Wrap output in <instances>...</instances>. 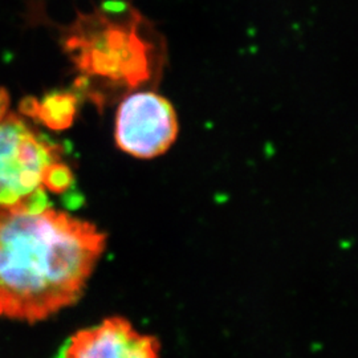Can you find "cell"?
<instances>
[{"label":"cell","mask_w":358,"mask_h":358,"mask_svg":"<svg viewBox=\"0 0 358 358\" xmlns=\"http://www.w3.org/2000/svg\"><path fill=\"white\" fill-rule=\"evenodd\" d=\"M105 247L103 231L63 211L0 210V319L35 324L73 306Z\"/></svg>","instance_id":"6da1fadb"},{"label":"cell","mask_w":358,"mask_h":358,"mask_svg":"<svg viewBox=\"0 0 358 358\" xmlns=\"http://www.w3.org/2000/svg\"><path fill=\"white\" fill-rule=\"evenodd\" d=\"M65 50L87 80L115 92L145 85L161 64L153 31L125 0H106L80 16L65 38Z\"/></svg>","instance_id":"7a4b0ae2"},{"label":"cell","mask_w":358,"mask_h":358,"mask_svg":"<svg viewBox=\"0 0 358 358\" xmlns=\"http://www.w3.org/2000/svg\"><path fill=\"white\" fill-rule=\"evenodd\" d=\"M62 161L60 145L17 115H6L0 122V210L38 213L51 207L45 182Z\"/></svg>","instance_id":"3957f363"},{"label":"cell","mask_w":358,"mask_h":358,"mask_svg":"<svg viewBox=\"0 0 358 358\" xmlns=\"http://www.w3.org/2000/svg\"><path fill=\"white\" fill-rule=\"evenodd\" d=\"M178 136L173 105L154 92L124 99L115 115V140L124 153L149 159L166 153Z\"/></svg>","instance_id":"277c9868"},{"label":"cell","mask_w":358,"mask_h":358,"mask_svg":"<svg viewBox=\"0 0 358 358\" xmlns=\"http://www.w3.org/2000/svg\"><path fill=\"white\" fill-rule=\"evenodd\" d=\"M63 358H162L158 340L121 316L75 333L63 349Z\"/></svg>","instance_id":"5b68a950"},{"label":"cell","mask_w":358,"mask_h":358,"mask_svg":"<svg viewBox=\"0 0 358 358\" xmlns=\"http://www.w3.org/2000/svg\"><path fill=\"white\" fill-rule=\"evenodd\" d=\"M28 113L36 115L41 122L50 128L60 130L72 125L76 115V97L72 93H53L41 103L31 100Z\"/></svg>","instance_id":"8992f818"},{"label":"cell","mask_w":358,"mask_h":358,"mask_svg":"<svg viewBox=\"0 0 358 358\" xmlns=\"http://www.w3.org/2000/svg\"><path fill=\"white\" fill-rule=\"evenodd\" d=\"M72 183H73L72 170L62 161L52 167L45 182V189L50 192L60 194L69 190L72 187Z\"/></svg>","instance_id":"52a82bcc"},{"label":"cell","mask_w":358,"mask_h":358,"mask_svg":"<svg viewBox=\"0 0 358 358\" xmlns=\"http://www.w3.org/2000/svg\"><path fill=\"white\" fill-rule=\"evenodd\" d=\"M8 106H10V96L7 90L0 88V122L6 115H8Z\"/></svg>","instance_id":"ba28073f"}]
</instances>
